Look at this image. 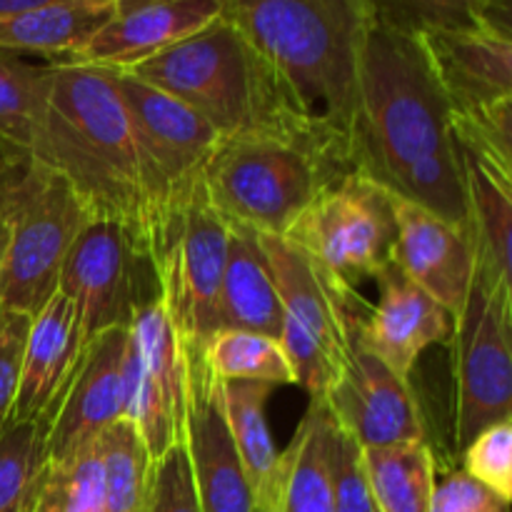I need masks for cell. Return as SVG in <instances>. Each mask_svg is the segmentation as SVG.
<instances>
[{"label":"cell","mask_w":512,"mask_h":512,"mask_svg":"<svg viewBox=\"0 0 512 512\" xmlns=\"http://www.w3.org/2000/svg\"><path fill=\"white\" fill-rule=\"evenodd\" d=\"M330 485L335 512H380L365 470L363 448L335 425L333 455H330Z\"/></svg>","instance_id":"cell-35"},{"label":"cell","mask_w":512,"mask_h":512,"mask_svg":"<svg viewBox=\"0 0 512 512\" xmlns=\"http://www.w3.org/2000/svg\"><path fill=\"white\" fill-rule=\"evenodd\" d=\"M80 358L78 318L60 290L30 318L10 423L43 425Z\"/></svg>","instance_id":"cell-21"},{"label":"cell","mask_w":512,"mask_h":512,"mask_svg":"<svg viewBox=\"0 0 512 512\" xmlns=\"http://www.w3.org/2000/svg\"><path fill=\"white\" fill-rule=\"evenodd\" d=\"M350 170L345 155L315 135H243L220 140L203 170V188L230 225L283 238Z\"/></svg>","instance_id":"cell-5"},{"label":"cell","mask_w":512,"mask_h":512,"mask_svg":"<svg viewBox=\"0 0 512 512\" xmlns=\"http://www.w3.org/2000/svg\"><path fill=\"white\" fill-rule=\"evenodd\" d=\"M215 383L295 385L293 365L280 340L248 330H215L195 353Z\"/></svg>","instance_id":"cell-28"},{"label":"cell","mask_w":512,"mask_h":512,"mask_svg":"<svg viewBox=\"0 0 512 512\" xmlns=\"http://www.w3.org/2000/svg\"><path fill=\"white\" fill-rule=\"evenodd\" d=\"M53 68L0 55V158L28 160Z\"/></svg>","instance_id":"cell-30"},{"label":"cell","mask_w":512,"mask_h":512,"mask_svg":"<svg viewBox=\"0 0 512 512\" xmlns=\"http://www.w3.org/2000/svg\"><path fill=\"white\" fill-rule=\"evenodd\" d=\"M63 3H85V0H0V15L45 8V5H63Z\"/></svg>","instance_id":"cell-41"},{"label":"cell","mask_w":512,"mask_h":512,"mask_svg":"<svg viewBox=\"0 0 512 512\" xmlns=\"http://www.w3.org/2000/svg\"><path fill=\"white\" fill-rule=\"evenodd\" d=\"M395 220L398 238L393 245V265L430 298L438 300L455 320L478 273V258L468 228L398 198Z\"/></svg>","instance_id":"cell-16"},{"label":"cell","mask_w":512,"mask_h":512,"mask_svg":"<svg viewBox=\"0 0 512 512\" xmlns=\"http://www.w3.org/2000/svg\"><path fill=\"white\" fill-rule=\"evenodd\" d=\"M420 3L423 0H373L375 20L383 25H390V28L413 33Z\"/></svg>","instance_id":"cell-40"},{"label":"cell","mask_w":512,"mask_h":512,"mask_svg":"<svg viewBox=\"0 0 512 512\" xmlns=\"http://www.w3.org/2000/svg\"><path fill=\"white\" fill-rule=\"evenodd\" d=\"M40 463L43 428L38 423H10L0 435V512H23Z\"/></svg>","instance_id":"cell-33"},{"label":"cell","mask_w":512,"mask_h":512,"mask_svg":"<svg viewBox=\"0 0 512 512\" xmlns=\"http://www.w3.org/2000/svg\"><path fill=\"white\" fill-rule=\"evenodd\" d=\"M105 512H148L155 460L133 420L120 418L98 435Z\"/></svg>","instance_id":"cell-31"},{"label":"cell","mask_w":512,"mask_h":512,"mask_svg":"<svg viewBox=\"0 0 512 512\" xmlns=\"http://www.w3.org/2000/svg\"><path fill=\"white\" fill-rule=\"evenodd\" d=\"M125 418L143 435L148 453L160 460L185 443L190 400V355L160 298L148 300L130 325L123 365Z\"/></svg>","instance_id":"cell-13"},{"label":"cell","mask_w":512,"mask_h":512,"mask_svg":"<svg viewBox=\"0 0 512 512\" xmlns=\"http://www.w3.org/2000/svg\"><path fill=\"white\" fill-rule=\"evenodd\" d=\"M148 512H200L185 445H173L155 460Z\"/></svg>","instance_id":"cell-37"},{"label":"cell","mask_w":512,"mask_h":512,"mask_svg":"<svg viewBox=\"0 0 512 512\" xmlns=\"http://www.w3.org/2000/svg\"><path fill=\"white\" fill-rule=\"evenodd\" d=\"M130 328L98 335L80 353L73 375L55 400L43 428V460L88 445L115 420L125 418L123 365Z\"/></svg>","instance_id":"cell-15"},{"label":"cell","mask_w":512,"mask_h":512,"mask_svg":"<svg viewBox=\"0 0 512 512\" xmlns=\"http://www.w3.org/2000/svg\"><path fill=\"white\" fill-rule=\"evenodd\" d=\"M335 420L323 398H310L308 410L283 450L278 505L273 512H335L330 455Z\"/></svg>","instance_id":"cell-26"},{"label":"cell","mask_w":512,"mask_h":512,"mask_svg":"<svg viewBox=\"0 0 512 512\" xmlns=\"http://www.w3.org/2000/svg\"><path fill=\"white\" fill-rule=\"evenodd\" d=\"M463 155V153H460ZM468 233L478 258V278L495 293L512 298L510 238H512V180L500 178L463 155Z\"/></svg>","instance_id":"cell-25"},{"label":"cell","mask_w":512,"mask_h":512,"mask_svg":"<svg viewBox=\"0 0 512 512\" xmlns=\"http://www.w3.org/2000/svg\"><path fill=\"white\" fill-rule=\"evenodd\" d=\"M225 15L273 65L300 113L348 155L373 0H225Z\"/></svg>","instance_id":"cell-3"},{"label":"cell","mask_w":512,"mask_h":512,"mask_svg":"<svg viewBox=\"0 0 512 512\" xmlns=\"http://www.w3.org/2000/svg\"><path fill=\"white\" fill-rule=\"evenodd\" d=\"M215 330H248L280 340L283 305L258 233L230 225L228 258L215 300Z\"/></svg>","instance_id":"cell-22"},{"label":"cell","mask_w":512,"mask_h":512,"mask_svg":"<svg viewBox=\"0 0 512 512\" xmlns=\"http://www.w3.org/2000/svg\"><path fill=\"white\" fill-rule=\"evenodd\" d=\"M453 110L512 98V33L490 23L418 33Z\"/></svg>","instance_id":"cell-20"},{"label":"cell","mask_w":512,"mask_h":512,"mask_svg":"<svg viewBox=\"0 0 512 512\" xmlns=\"http://www.w3.org/2000/svg\"><path fill=\"white\" fill-rule=\"evenodd\" d=\"M270 393L273 385L265 383H218L225 423L243 463L255 512L275 510L283 475V450L275 445L265 418Z\"/></svg>","instance_id":"cell-24"},{"label":"cell","mask_w":512,"mask_h":512,"mask_svg":"<svg viewBox=\"0 0 512 512\" xmlns=\"http://www.w3.org/2000/svg\"><path fill=\"white\" fill-rule=\"evenodd\" d=\"M8 240H10V218L5 213L3 203H0V275H3L5 253H8Z\"/></svg>","instance_id":"cell-42"},{"label":"cell","mask_w":512,"mask_h":512,"mask_svg":"<svg viewBox=\"0 0 512 512\" xmlns=\"http://www.w3.org/2000/svg\"><path fill=\"white\" fill-rule=\"evenodd\" d=\"M348 158L355 173L378 183L393 198L468 228L453 105L418 33L378 20L370 28Z\"/></svg>","instance_id":"cell-1"},{"label":"cell","mask_w":512,"mask_h":512,"mask_svg":"<svg viewBox=\"0 0 512 512\" xmlns=\"http://www.w3.org/2000/svg\"><path fill=\"white\" fill-rule=\"evenodd\" d=\"M115 83L138 153L150 245L153 230L173 215L203 180L205 165L223 138L195 110L145 80L115 70Z\"/></svg>","instance_id":"cell-9"},{"label":"cell","mask_w":512,"mask_h":512,"mask_svg":"<svg viewBox=\"0 0 512 512\" xmlns=\"http://www.w3.org/2000/svg\"><path fill=\"white\" fill-rule=\"evenodd\" d=\"M463 473L493 490L503 500H512V420H503L480 430L460 453Z\"/></svg>","instance_id":"cell-34"},{"label":"cell","mask_w":512,"mask_h":512,"mask_svg":"<svg viewBox=\"0 0 512 512\" xmlns=\"http://www.w3.org/2000/svg\"><path fill=\"white\" fill-rule=\"evenodd\" d=\"M512 98L480 105L470 110H453V133L465 158L512 180Z\"/></svg>","instance_id":"cell-32"},{"label":"cell","mask_w":512,"mask_h":512,"mask_svg":"<svg viewBox=\"0 0 512 512\" xmlns=\"http://www.w3.org/2000/svg\"><path fill=\"white\" fill-rule=\"evenodd\" d=\"M430 512H510V503L463 470H453L435 483Z\"/></svg>","instance_id":"cell-39"},{"label":"cell","mask_w":512,"mask_h":512,"mask_svg":"<svg viewBox=\"0 0 512 512\" xmlns=\"http://www.w3.org/2000/svg\"><path fill=\"white\" fill-rule=\"evenodd\" d=\"M260 240L280 290V345L293 365L295 385L310 398H323L353 353L368 305L290 240L278 235Z\"/></svg>","instance_id":"cell-7"},{"label":"cell","mask_w":512,"mask_h":512,"mask_svg":"<svg viewBox=\"0 0 512 512\" xmlns=\"http://www.w3.org/2000/svg\"><path fill=\"white\" fill-rule=\"evenodd\" d=\"M143 270L153 265L125 225L88 218L65 255L58 280V290L75 308L80 353L98 335L130 328L140 305L158 298L143 293Z\"/></svg>","instance_id":"cell-12"},{"label":"cell","mask_w":512,"mask_h":512,"mask_svg":"<svg viewBox=\"0 0 512 512\" xmlns=\"http://www.w3.org/2000/svg\"><path fill=\"white\" fill-rule=\"evenodd\" d=\"M228 243L230 223L210 203L203 180L150 235L148 258L158 298L188 353L215 333V300Z\"/></svg>","instance_id":"cell-8"},{"label":"cell","mask_w":512,"mask_h":512,"mask_svg":"<svg viewBox=\"0 0 512 512\" xmlns=\"http://www.w3.org/2000/svg\"><path fill=\"white\" fill-rule=\"evenodd\" d=\"M453 445H465L512 420V298L475 275L468 300L453 320Z\"/></svg>","instance_id":"cell-11"},{"label":"cell","mask_w":512,"mask_h":512,"mask_svg":"<svg viewBox=\"0 0 512 512\" xmlns=\"http://www.w3.org/2000/svg\"><path fill=\"white\" fill-rule=\"evenodd\" d=\"M335 280L353 288L393 263L395 198L365 175H340L283 235Z\"/></svg>","instance_id":"cell-10"},{"label":"cell","mask_w":512,"mask_h":512,"mask_svg":"<svg viewBox=\"0 0 512 512\" xmlns=\"http://www.w3.org/2000/svg\"><path fill=\"white\" fill-rule=\"evenodd\" d=\"M375 280L380 290L378 305L365 310L355 340L395 375L410 380L425 350L450 343L453 315L413 280L405 278L393 263L380 270Z\"/></svg>","instance_id":"cell-17"},{"label":"cell","mask_w":512,"mask_h":512,"mask_svg":"<svg viewBox=\"0 0 512 512\" xmlns=\"http://www.w3.org/2000/svg\"><path fill=\"white\" fill-rule=\"evenodd\" d=\"M225 15V0H120L115 18L58 63L130 70Z\"/></svg>","instance_id":"cell-18"},{"label":"cell","mask_w":512,"mask_h":512,"mask_svg":"<svg viewBox=\"0 0 512 512\" xmlns=\"http://www.w3.org/2000/svg\"><path fill=\"white\" fill-rule=\"evenodd\" d=\"M0 203L10 218L0 310L33 318L58 290L65 255L90 213L58 173L33 158H0Z\"/></svg>","instance_id":"cell-6"},{"label":"cell","mask_w":512,"mask_h":512,"mask_svg":"<svg viewBox=\"0 0 512 512\" xmlns=\"http://www.w3.org/2000/svg\"><path fill=\"white\" fill-rule=\"evenodd\" d=\"M50 68L53 78L30 158L58 173L90 218L125 225L148 253V208L115 70L80 63Z\"/></svg>","instance_id":"cell-2"},{"label":"cell","mask_w":512,"mask_h":512,"mask_svg":"<svg viewBox=\"0 0 512 512\" xmlns=\"http://www.w3.org/2000/svg\"><path fill=\"white\" fill-rule=\"evenodd\" d=\"M23 512H105L98 438L40 463Z\"/></svg>","instance_id":"cell-29"},{"label":"cell","mask_w":512,"mask_h":512,"mask_svg":"<svg viewBox=\"0 0 512 512\" xmlns=\"http://www.w3.org/2000/svg\"><path fill=\"white\" fill-rule=\"evenodd\" d=\"M363 460L380 512H430L438 465L428 440L363 448Z\"/></svg>","instance_id":"cell-27"},{"label":"cell","mask_w":512,"mask_h":512,"mask_svg":"<svg viewBox=\"0 0 512 512\" xmlns=\"http://www.w3.org/2000/svg\"><path fill=\"white\" fill-rule=\"evenodd\" d=\"M28 328V315L3 313L0 310V435H3V430L10 425V418H13L20 355H23Z\"/></svg>","instance_id":"cell-38"},{"label":"cell","mask_w":512,"mask_h":512,"mask_svg":"<svg viewBox=\"0 0 512 512\" xmlns=\"http://www.w3.org/2000/svg\"><path fill=\"white\" fill-rule=\"evenodd\" d=\"M338 430L348 433L360 448L425 440L423 415L410 380L395 375L375 355L355 348L328 393L323 395Z\"/></svg>","instance_id":"cell-14"},{"label":"cell","mask_w":512,"mask_h":512,"mask_svg":"<svg viewBox=\"0 0 512 512\" xmlns=\"http://www.w3.org/2000/svg\"><path fill=\"white\" fill-rule=\"evenodd\" d=\"M183 445L188 453L200 512H255L243 463L225 423L218 383L205 373L193 355H190V400Z\"/></svg>","instance_id":"cell-19"},{"label":"cell","mask_w":512,"mask_h":512,"mask_svg":"<svg viewBox=\"0 0 512 512\" xmlns=\"http://www.w3.org/2000/svg\"><path fill=\"white\" fill-rule=\"evenodd\" d=\"M512 0H423L413 33L490 23L510 30Z\"/></svg>","instance_id":"cell-36"},{"label":"cell","mask_w":512,"mask_h":512,"mask_svg":"<svg viewBox=\"0 0 512 512\" xmlns=\"http://www.w3.org/2000/svg\"><path fill=\"white\" fill-rule=\"evenodd\" d=\"M125 73L178 98L213 125L223 140L315 135L345 155L300 113L273 65L228 15Z\"/></svg>","instance_id":"cell-4"},{"label":"cell","mask_w":512,"mask_h":512,"mask_svg":"<svg viewBox=\"0 0 512 512\" xmlns=\"http://www.w3.org/2000/svg\"><path fill=\"white\" fill-rule=\"evenodd\" d=\"M118 8L120 0H85L0 15V55H40L58 63L85 48Z\"/></svg>","instance_id":"cell-23"}]
</instances>
